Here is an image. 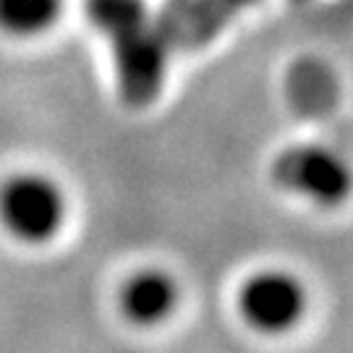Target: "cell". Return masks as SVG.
Instances as JSON below:
<instances>
[{"label":"cell","mask_w":353,"mask_h":353,"mask_svg":"<svg viewBox=\"0 0 353 353\" xmlns=\"http://www.w3.org/2000/svg\"><path fill=\"white\" fill-rule=\"evenodd\" d=\"M89 21L110 39L121 97L150 105L163 92L170 48L144 0H87Z\"/></svg>","instance_id":"cell-1"},{"label":"cell","mask_w":353,"mask_h":353,"mask_svg":"<svg viewBox=\"0 0 353 353\" xmlns=\"http://www.w3.org/2000/svg\"><path fill=\"white\" fill-rule=\"evenodd\" d=\"M272 178L280 189L296 191L316 204H341L353 189V170L341 154L301 144L280 152L272 163Z\"/></svg>","instance_id":"cell-2"},{"label":"cell","mask_w":353,"mask_h":353,"mask_svg":"<svg viewBox=\"0 0 353 353\" xmlns=\"http://www.w3.org/2000/svg\"><path fill=\"white\" fill-rule=\"evenodd\" d=\"M63 194L42 176H16L0 189V220L19 241L42 243L63 225Z\"/></svg>","instance_id":"cell-3"},{"label":"cell","mask_w":353,"mask_h":353,"mask_svg":"<svg viewBox=\"0 0 353 353\" xmlns=\"http://www.w3.org/2000/svg\"><path fill=\"white\" fill-rule=\"evenodd\" d=\"M256 0H165L154 21L170 50H194L212 42Z\"/></svg>","instance_id":"cell-4"},{"label":"cell","mask_w":353,"mask_h":353,"mask_svg":"<svg viewBox=\"0 0 353 353\" xmlns=\"http://www.w3.org/2000/svg\"><path fill=\"white\" fill-rule=\"evenodd\" d=\"M303 290L290 275L262 272L241 290V312L252 327L262 332H283L299 322L303 312Z\"/></svg>","instance_id":"cell-5"},{"label":"cell","mask_w":353,"mask_h":353,"mask_svg":"<svg viewBox=\"0 0 353 353\" xmlns=\"http://www.w3.org/2000/svg\"><path fill=\"white\" fill-rule=\"evenodd\" d=\"M176 306V285L163 272H139L123 288V312L139 325L163 322Z\"/></svg>","instance_id":"cell-6"},{"label":"cell","mask_w":353,"mask_h":353,"mask_svg":"<svg viewBox=\"0 0 353 353\" xmlns=\"http://www.w3.org/2000/svg\"><path fill=\"white\" fill-rule=\"evenodd\" d=\"M288 94L299 113L316 118L332 110V105L338 100V87L325 65L306 61L296 65L293 74L288 76Z\"/></svg>","instance_id":"cell-7"},{"label":"cell","mask_w":353,"mask_h":353,"mask_svg":"<svg viewBox=\"0 0 353 353\" xmlns=\"http://www.w3.org/2000/svg\"><path fill=\"white\" fill-rule=\"evenodd\" d=\"M63 13V0H0V32L11 37L45 34Z\"/></svg>","instance_id":"cell-8"}]
</instances>
